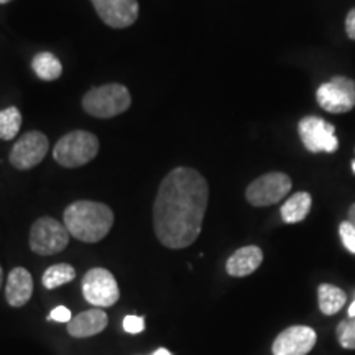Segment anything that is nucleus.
I'll list each match as a JSON object with an SVG mask.
<instances>
[{
	"label": "nucleus",
	"mask_w": 355,
	"mask_h": 355,
	"mask_svg": "<svg viewBox=\"0 0 355 355\" xmlns=\"http://www.w3.org/2000/svg\"><path fill=\"white\" fill-rule=\"evenodd\" d=\"M209 184L194 168L178 166L163 178L153 202V229L162 245L181 250L201 235Z\"/></svg>",
	"instance_id": "f257e3e1"
},
{
	"label": "nucleus",
	"mask_w": 355,
	"mask_h": 355,
	"mask_svg": "<svg viewBox=\"0 0 355 355\" xmlns=\"http://www.w3.org/2000/svg\"><path fill=\"white\" fill-rule=\"evenodd\" d=\"M63 224L71 237L84 243H96L112 229L114 212L104 202L76 201L64 209Z\"/></svg>",
	"instance_id": "f03ea898"
},
{
	"label": "nucleus",
	"mask_w": 355,
	"mask_h": 355,
	"mask_svg": "<svg viewBox=\"0 0 355 355\" xmlns=\"http://www.w3.org/2000/svg\"><path fill=\"white\" fill-rule=\"evenodd\" d=\"M99 153V139L86 130L66 133L53 148V158L64 168H79L92 162Z\"/></svg>",
	"instance_id": "7ed1b4c3"
},
{
	"label": "nucleus",
	"mask_w": 355,
	"mask_h": 355,
	"mask_svg": "<svg viewBox=\"0 0 355 355\" xmlns=\"http://www.w3.org/2000/svg\"><path fill=\"white\" fill-rule=\"evenodd\" d=\"M132 105V96L123 84L112 83L94 87L83 97V109L97 119L121 115Z\"/></svg>",
	"instance_id": "20e7f679"
},
{
	"label": "nucleus",
	"mask_w": 355,
	"mask_h": 355,
	"mask_svg": "<svg viewBox=\"0 0 355 355\" xmlns=\"http://www.w3.org/2000/svg\"><path fill=\"white\" fill-rule=\"evenodd\" d=\"M69 232L63 222L53 217H40L30 229V248L37 255L50 257L63 252L69 243Z\"/></svg>",
	"instance_id": "39448f33"
},
{
	"label": "nucleus",
	"mask_w": 355,
	"mask_h": 355,
	"mask_svg": "<svg viewBox=\"0 0 355 355\" xmlns=\"http://www.w3.org/2000/svg\"><path fill=\"white\" fill-rule=\"evenodd\" d=\"M291 188V178L285 173H266V175L257 178L247 186L245 199L255 207L273 206V204L285 199Z\"/></svg>",
	"instance_id": "423d86ee"
},
{
	"label": "nucleus",
	"mask_w": 355,
	"mask_h": 355,
	"mask_svg": "<svg viewBox=\"0 0 355 355\" xmlns=\"http://www.w3.org/2000/svg\"><path fill=\"white\" fill-rule=\"evenodd\" d=\"M83 295L96 308H110L121 298L117 279L105 268H91L83 278Z\"/></svg>",
	"instance_id": "0eeeda50"
},
{
	"label": "nucleus",
	"mask_w": 355,
	"mask_h": 355,
	"mask_svg": "<svg viewBox=\"0 0 355 355\" xmlns=\"http://www.w3.org/2000/svg\"><path fill=\"white\" fill-rule=\"evenodd\" d=\"M318 104L329 114H347L355 107V81L345 76H336L319 86Z\"/></svg>",
	"instance_id": "6e6552de"
},
{
	"label": "nucleus",
	"mask_w": 355,
	"mask_h": 355,
	"mask_svg": "<svg viewBox=\"0 0 355 355\" xmlns=\"http://www.w3.org/2000/svg\"><path fill=\"white\" fill-rule=\"evenodd\" d=\"M298 132L304 148L311 153H334L339 148V140L336 137V127L321 117L301 119Z\"/></svg>",
	"instance_id": "1a4fd4ad"
},
{
	"label": "nucleus",
	"mask_w": 355,
	"mask_h": 355,
	"mask_svg": "<svg viewBox=\"0 0 355 355\" xmlns=\"http://www.w3.org/2000/svg\"><path fill=\"white\" fill-rule=\"evenodd\" d=\"M48 148H50V140L43 132H26L13 144L8 159L17 170H32L33 166L43 162Z\"/></svg>",
	"instance_id": "9d476101"
},
{
	"label": "nucleus",
	"mask_w": 355,
	"mask_h": 355,
	"mask_svg": "<svg viewBox=\"0 0 355 355\" xmlns=\"http://www.w3.org/2000/svg\"><path fill=\"white\" fill-rule=\"evenodd\" d=\"M318 343V334L309 326L286 327L275 337L273 355H308Z\"/></svg>",
	"instance_id": "9b49d317"
},
{
	"label": "nucleus",
	"mask_w": 355,
	"mask_h": 355,
	"mask_svg": "<svg viewBox=\"0 0 355 355\" xmlns=\"http://www.w3.org/2000/svg\"><path fill=\"white\" fill-rule=\"evenodd\" d=\"M97 15L110 28H127L139 19V0H91Z\"/></svg>",
	"instance_id": "f8f14e48"
},
{
	"label": "nucleus",
	"mask_w": 355,
	"mask_h": 355,
	"mask_svg": "<svg viewBox=\"0 0 355 355\" xmlns=\"http://www.w3.org/2000/svg\"><path fill=\"white\" fill-rule=\"evenodd\" d=\"M109 318L101 308L83 311L68 322V332L74 339H87V337L101 334L107 327Z\"/></svg>",
	"instance_id": "ddd939ff"
},
{
	"label": "nucleus",
	"mask_w": 355,
	"mask_h": 355,
	"mask_svg": "<svg viewBox=\"0 0 355 355\" xmlns=\"http://www.w3.org/2000/svg\"><path fill=\"white\" fill-rule=\"evenodd\" d=\"M33 278L24 266H17L8 273L6 286V300L12 308H21L32 300Z\"/></svg>",
	"instance_id": "4468645a"
},
{
	"label": "nucleus",
	"mask_w": 355,
	"mask_h": 355,
	"mask_svg": "<svg viewBox=\"0 0 355 355\" xmlns=\"http://www.w3.org/2000/svg\"><path fill=\"white\" fill-rule=\"evenodd\" d=\"M261 261H263L261 248L257 245H245L229 257L227 263H225V272L234 278L248 277L260 268Z\"/></svg>",
	"instance_id": "2eb2a0df"
},
{
	"label": "nucleus",
	"mask_w": 355,
	"mask_h": 355,
	"mask_svg": "<svg viewBox=\"0 0 355 355\" xmlns=\"http://www.w3.org/2000/svg\"><path fill=\"white\" fill-rule=\"evenodd\" d=\"M311 206H313V198L306 191L295 193L288 201L282 206V219L286 224H298L308 217Z\"/></svg>",
	"instance_id": "dca6fc26"
},
{
	"label": "nucleus",
	"mask_w": 355,
	"mask_h": 355,
	"mask_svg": "<svg viewBox=\"0 0 355 355\" xmlns=\"http://www.w3.org/2000/svg\"><path fill=\"white\" fill-rule=\"evenodd\" d=\"M318 301L319 309H321L322 314L334 316V314L344 308L345 301H347V295L339 286L324 283V285H319L318 288Z\"/></svg>",
	"instance_id": "f3484780"
},
{
	"label": "nucleus",
	"mask_w": 355,
	"mask_h": 355,
	"mask_svg": "<svg viewBox=\"0 0 355 355\" xmlns=\"http://www.w3.org/2000/svg\"><path fill=\"white\" fill-rule=\"evenodd\" d=\"M32 68L35 74L43 81H56L63 74V64L50 51H42L35 55L32 61Z\"/></svg>",
	"instance_id": "a211bd4d"
},
{
	"label": "nucleus",
	"mask_w": 355,
	"mask_h": 355,
	"mask_svg": "<svg viewBox=\"0 0 355 355\" xmlns=\"http://www.w3.org/2000/svg\"><path fill=\"white\" fill-rule=\"evenodd\" d=\"M74 278H76L74 266H71L69 263H56L43 273L42 283L48 290H55L58 286H63L66 283L73 282Z\"/></svg>",
	"instance_id": "6ab92c4d"
},
{
	"label": "nucleus",
	"mask_w": 355,
	"mask_h": 355,
	"mask_svg": "<svg viewBox=\"0 0 355 355\" xmlns=\"http://www.w3.org/2000/svg\"><path fill=\"white\" fill-rule=\"evenodd\" d=\"M21 127V114L17 107L0 110V140H13Z\"/></svg>",
	"instance_id": "aec40b11"
},
{
	"label": "nucleus",
	"mask_w": 355,
	"mask_h": 355,
	"mask_svg": "<svg viewBox=\"0 0 355 355\" xmlns=\"http://www.w3.org/2000/svg\"><path fill=\"white\" fill-rule=\"evenodd\" d=\"M336 336L340 347L355 350V316L340 321L336 329Z\"/></svg>",
	"instance_id": "412c9836"
},
{
	"label": "nucleus",
	"mask_w": 355,
	"mask_h": 355,
	"mask_svg": "<svg viewBox=\"0 0 355 355\" xmlns=\"http://www.w3.org/2000/svg\"><path fill=\"white\" fill-rule=\"evenodd\" d=\"M339 235H340V241L344 243V247L347 248L350 254H355V227L349 220L340 222Z\"/></svg>",
	"instance_id": "4be33fe9"
},
{
	"label": "nucleus",
	"mask_w": 355,
	"mask_h": 355,
	"mask_svg": "<svg viewBox=\"0 0 355 355\" xmlns=\"http://www.w3.org/2000/svg\"><path fill=\"white\" fill-rule=\"evenodd\" d=\"M123 329L128 334H140L145 329V319L141 316H125V319H123Z\"/></svg>",
	"instance_id": "5701e85b"
},
{
	"label": "nucleus",
	"mask_w": 355,
	"mask_h": 355,
	"mask_svg": "<svg viewBox=\"0 0 355 355\" xmlns=\"http://www.w3.org/2000/svg\"><path fill=\"white\" fill-rule=\"evenodd\" d=\"M50 319L56 322H69L73 316H71V311L66 306H58V308L51 311Z\"/></svg>",
	"instance_id": "b1692460"
},
{
	"label": "nucleus",
	"mask_w": 355,
	"mask_h": 355,
	"mask_svg": "<svg viewBox=\"0 0 355 355\" xmlns=\"http://www.w3.org/2000/svg\"><path fill=\"white\" fill-rule=\"evenodd\" d=\"M345 33L350 40L355 42V7L345 17Z\"/></svg>",
	"instance_id": "393cba45"
},
{
	"label": "nucleus",
	"mask_w": 355,
	"mask_h": 355,
	"mask_svg": "<svg viewBox=\"0 0 355 355\" xmlns=\"http://www.w3.org/2000/svg\"><path fill=\"white\" fill-rule=\"evenodd\" d=\"M347 220H349L350 224H352L354 227H355V202L352 204V206L349 207V216H347Z\"/></svg>",
	"instance_id": "a878e982"
},
{
	"label": "nucleus",
	"mask_w": 355,
	"mask_h": 355,
	"mask_svg": "<svg viewBox=\"0 0 355 355\" xmlns=\"http://www.w3.org/2000/svg\"><path fill=\"white\" fill-rule=\"evenodd\" d=\"M152 355H171V352L168 349H165V347H159L157 352H153Z\"/></svg>",
	"instance_id": "bb28decb"
},
{
	"label": "nucleus",
	"mask_w": 355,
	"mask_h": 355,
	"mask_svg": "<svg viewBox=\"0 0 355 355\" xmlns=\"http://www.w3.org/2000/svg\"><path fill=\"white\" fill-rule=\"evenodd\" d=\"M355 316V300H354V303L349 306V318H354Z\"/></svg>",
	"instance_id": "cd10ccee"
},
{
	"label": "nucleus",
	"mask_w": 355,
	"mask_h": 355,
	"mask_svg": "<svg viewBox=\"0 0 355 355\" xmlns=\"http://www.w3.org/2000/svg\"><path fill=\"white\" fill-rule=\"evenodd\" d=\"M2 283H3V270L2 266H0V288H2Z\"/></svg>",
	"instance_id": "c85d7f7f"
},
{
	"label": "nucleus",
	"mask_w": 355,
	"mask_h": 355,
	"mask_svg": "<svg viewBox=\"0 0 355 355\" xmlns=\"http://www.w3.org/2000/svg\"><path fill=\"white\" fill-rule=\"evenodd\" d=\"M350 168H352V171L355 173V162H352V163H350Z\"/></svg>",
	"instance_id": "c756f323"
},
{
	"label": "nucleus",
	"mask_w": 355,
	"mask_h": 355,
	"mask_svg": "<svg viewBox=\"0 0 355 355\" xmlns=\"http://www.w3.org/2000/svg\"><path fill=\"white\" fill-rule=\"evenodd\" d=\"M8 2H12V0H0V3H8Z\"/></svg>",
	"instance_id": "7c9ffc66"
},
{
	"label": "nucleus",
	"mask_w": 355,
	"mask_h": 355,
	"mask_svg": "<svg viewBox=\"0 0 355 355\" xmlns=\"http://www.w3.org/2000/svg\"><path fill=\"white\" fill-rule=\"evenodd\" d=\"M354 153H355V152H354Z\"/></svg>",
	"instance_id": "2f4dec72"
}]
</instances>
